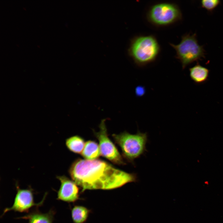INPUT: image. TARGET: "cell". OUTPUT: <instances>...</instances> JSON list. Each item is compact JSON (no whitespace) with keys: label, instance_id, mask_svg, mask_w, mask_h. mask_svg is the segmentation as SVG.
Segmentation results:
<instances>
[{"label":"cell","instance_id":"30bf717a","mask_svg":"<svg viewBox=\"0 0 223 223\" xmlns=\"http://www.w3.org/2000/svg\"><path fill=\"white\" fill-rule=\"evenodd\" d=\"M189 70L191 79L195 84H203L208 81L209 70L207 68L198 63Z\"/></svg>","mask_w":223,"mask_h":223},{"label":"cell","instance_id":"277c9868","mask_svg":"<svg viewBox=\"0 0 223 223\" xmlns=\"http://www.w3.org/2000/svg\"><path fill=\"white\" fill-rule=\"evenodd\" d=\"M170 45L175 50L176 58L181 62L183 69L205 57V50L203 46L198 43L195 33L184 34L179 43Z\"/></svg>","mask_w":223,"mask_h":223},{"label":"cell","instance_id":"9a60e30c","mask_svg":"<svg viewBox=\"0 0 223 223\" xmlns=\"http://www.w3.org/2000/svg\"><path fill=\"white\" fill-rule=\"evenodd\" d=\"M145 90L144 87L141 86H137L135 89L136 94L137 96H140L143 95L145 93Z\"/></svg>","mask_w":223,"mask_h":223},{"label":"cell","instance_id":"6da1fadb","mask_svg":"<svg viewBox=\"0 0 223 223\" xmlns=\"http://www.w3.org/2000/svg\"><path fill=\"white\" fill-rule=\"evenodd\" d=\"M68 172L72 180L81 188V193L88 190H112L138 181L136 173L126 172L99 159H77Z\"/></svg>","mask_w":223,"mask_h":223},{"label":"cell","instance_id":"ba28073f","mask_svg":"<svg viewBox=\"0 0 223 223\" xmlns=\"http://www.w3.org/2000/svg\"><path fill=\"white\" fill-rule=\"evenodd\" d=\"M57 178L60 182L57 191V200L70 203L80 199L79 189L75 182L65 176H57Z\"/></svg>","mask_w":223,"mask_h":223},{"label":"cell","instance_id":"5b68a950","mask_svg":"<svg viewBox=\"0 0 223 223\" xmlns=\"http://www.w3.org/2000/svg\"><path fill=\"white\" fill-rule=\"evenodd\" d=\"M148 21L158 26L168 25L181 20L182 15L177 4L161 2L152 6L147 13Z\"/></svg>","mask_w":223,"mask_h":223},{"label":"cell","instance_id":"52a82bcc","mask_svg":"<svg viewBox=\"0 0 223 223\" xmlns=\"http://www.w3.org/2000/svg\"><path fill=\"white\" fill-rule=\"evenodd\" d=\"M16 188L17 193L13 205L10 208H5L2 216L11 211L20 212H28L30 209L33 207H38L42 206L47 195V193H46L42 200L39 203H36L34 201V193L32 189H21L17 185H16Z\"/></svg>","mask_w":223,"mask_h":223},{"label":"cell","instance_id":"4fadbf2b","mask_svg":"<svg viewBox=\"0 0 223 223\" xmlns=\"http://www.w3.org/2000/svg\"><path fill=\"white\" fill-rule=\"evenodd\" d=\"M90 211L86 208L76 205L71 210V216L73 223H84L87 220Z\"/></svg>","mask_w":223,"mask_h":223},{"label":"cell","instance_id":"9c48e42d","mask_svg":"<svg viewBox=\"0 0 223 223\" xmlns=\"http://www.w3.org/2000/svg\"><path fill=\"white\" fill-rule=\"evenodd\" d=\"M55 213L52 209L46 213L36 209L20 218L28 220V223H53Z\"/></svg>","mask_w":223,"mask_h":223},{"label":"cell","instance_id":"3957f363","mask_svg":"<svg viewBox=\"0 0 223 223\" xmlns=\"http://www.w3.org/2000/svg\"><path fill=\"white\" fill-rule=\"evenodd\" d=\"M147 136L146 133L139 131L135 134L124 131L119 134L112 135L115 142L121 148L123 157L133 165L134 160L147 151Z\"/></svg>","mask_w":223,"mask_h":223},{"label":"cell","instance_id":"5bb4252c","mask_svg":"<svg viewBox=\"0 0 223 223\" xmlns=\"http://www.w3.org/2000/svg\"><path fill=\"white\" fill-rule=\"evenodd\" d=\"M219 0H202L201 1V7L208 11H211L215 9L220 4Z\"/></svg>","mask_w":223,"mask_h":223},{"label":"cell","instance_id":"8fae6325","mask_svg":"<svg viewBox=\"0 0 223 223\" xmlns=\"http://www.w3.org/2000/svg\"><path fill=\"white\" fill-rule=\"evenodd\" d=\"M81 155L85 160H92L97 159L101 155L99 145L94 141H87L85 142Z\"/></svg>","mask_w":223,"mask_h":223},{"label":"cell","instance_id":"8992f818","mask_svg":"<svg viewBox=\"0 0 223 223\" xmlns=\"http://www.w3.org/2000/svg\"><path fill=\"white\" fill-rule=\"evenodd\" d=\"M106 119L103 120L99 125L98 132L94 131L98 139L101 155L114 164L120 165L126 164L117 149L109 138L105 124Z\"/></svg>","mask_w":223,"mask_h":223},{"label":"cell","instance_id":"7c38bea8","mask_svg":"<svg viewBox=\"0 0 223 223\" xmlns=\"http://www.w3.org/2000/svg\"><path fill=\"white\" fill-rule=\"evenodd\" d=\"M85 143L83 138L77 135L72 136L66 140L65 144L68 149L76 154L81 153Z\"/></svg>","mask_w":223,"mask_h":223},{"label":"cell","instance_id":"7a4b0ae2","mask_svg":"<svg viewBox=\"0 0 223 223\" xmlns=\"http://www.w3.org/2000/svg\"><path fill=\"white\" fill-rule=\"evenodd\" d=\"M160 50V47L152 35L140 36L133 38L128 52L135 63L144 66L154 61Z\"/></svg>","mask_w":223,"mask_h":223}]
</instances>
